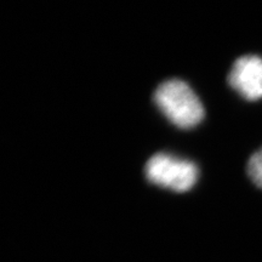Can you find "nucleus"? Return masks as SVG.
Here are the masks:
<instances>
[{
  "label": "nucleus",
  "instance_id": "obj_1",
  "mask_svg": "<svg viewBox=\"0 0 262 262\" xmlns=\"http://www.w3.org/2000/svg\"><path fill=\"white\" fill-rule=\"evenodd\" d=\"M153 98L166 119L180 129L194 127L204 118L203 103L183 80H165L157 88Z\"/></svg>",
  "mask_w": 262,
  "mask_h": 262
},
{
  "label": "nucleus",
  "instance_id": "obj_2",
  "mask_svg": "<svg viewBox=\"0 0 262 262\" xmlns=\"http://www.w3.org/2000/svg\"><path fill=\"white\" fill-rule=\"evenodd\" d=\"M145 172L150 183L179 193L189 191L198 179L194 163L168 153H157L150 157L146 163Z\"/></svg>",
  "mask_w": 262,
  "mask_h": 262
},
{
  "label": "nucleus",
  "instance_id": "obj_3",
  "mask_svg": "<svg viewBox=\"0 0 262 262\" xmlns=\"http://www.w3.org/2000/svg\"><path fill=\"white\" fill-rule=\"evenodd\" d=\"M227 81L232 89L248 101L262 98V57L245 55L234 61Z\"/></svg>",
  "mask_w": 262,
  "mask_h": 262
},
{
  "label": "nucleus",
  "instance_id": "obj_4",
  "mask_svg": "<svg viewBox=\"0 0 262 262\" xmlns=\"http://www.w3.org/2000/svg\"><path fill=\"white\" fill-rule=\"evenodd\" d=\"M248 175L254 185H256L258 188H262V147L249 159Z\"/></svg>",
  "mask_w": 262,
  "mask_h": 262
}]
</instances>
